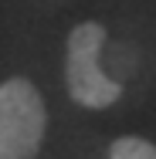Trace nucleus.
<instances>
[{"instance_id": "nucleus-1", "label": "nucleus", "mask_w": 156, "mask_h": 159, "mask_svg": "<svg viewBox=\"0 0 156 159\" xmlns=\"http://www.w3.org/2000/svg\"><path fill=\"white\" fill-rule=\"evenodd\" d=\"M102 48H105V27L98 20L75 24L64 44V85L71 102L82 108H109L122 95V85L112 81L102 71Z\"/></svg>"}, {"instance_id": "nucleus-2", "label": "nucleus", "mask_w": 156, "mask_h": 159, "mask_svg": "<svg viewBox=\"0 0 156 159\" xmlns=\"http://www.w3.org/2000/svg\"><path fill=\"white\" fill-rule=\"evenodd\" d=\"M48 129L44 98L27 78L0 81V159H34Z\"/></svg>"}, {"instance_id": "nucleus-3", "label": "nucleus", "mask_w": 156, "mask_h": 159, "mask_svg": "<svg viewBox=\"0 0 156 159\" xmlns=\"http://www.w3.org/2000/svg\"><path fill=\"white\" fill-rule=\"evenodd\" d=\"M109 159H156V146L143 135H119L109 146Z\"/></svg>"}]
</instances>
